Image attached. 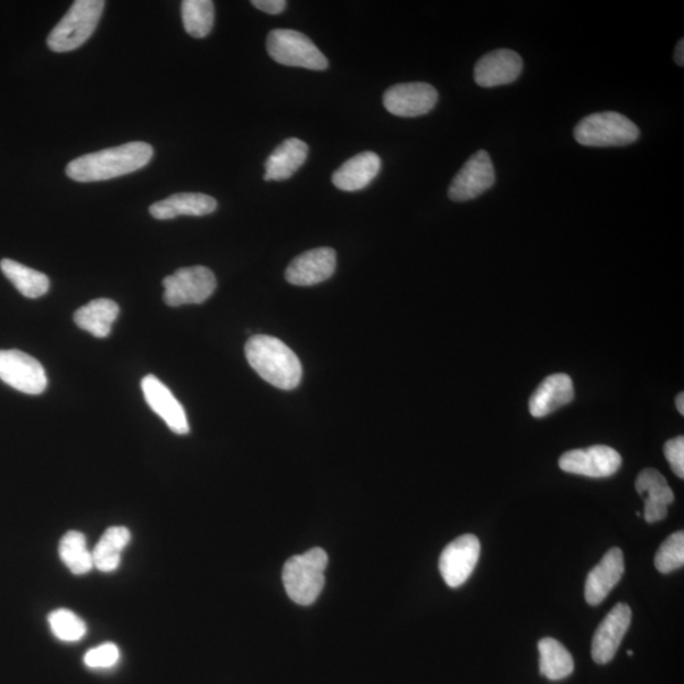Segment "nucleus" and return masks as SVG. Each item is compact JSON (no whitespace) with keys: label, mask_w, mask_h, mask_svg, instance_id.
<instances>
[{"label":"nucleus","mask_w":684,"mask_h":684,"mask_svg":"<svg viewBox=\"0 0 684 684\" xmlns=\"http://www.w3.org/2000/svg\"><path fill=\"white\" fill-rule=\"evenodd\" d=\"M674 60L677 65H684V40H681L677 47H675Z\"/></svg>","instance_id":"obj_34"},{"label":"nucleus","mask_w":684,"mask_h":684,"mask_svg":"<svg viewBox=\"0 0 684 684\" xmlns=\"http://www.w3.org/2000/svg\"><path fill=\"white\" fill-rule=\"evenodd\" d=\"M164 302L170 307L200 305L210 298L217 288L211 269L206 266L181 268L163 280Z\"/></svg>","instance_id":"obj_7"},{"label":"nucleus","mask_w":684,"mask_h":684,"mask_svg":"<svg viewBox=\"0 0 684 684\" xmlns=\"http://www.w3.org/2000/svg\"><path fill=\"white\" fill-rule=\"evenodd\" d=\"M481 554V542L472 533L459 537L441 553L439 570L442 580L452 588L464 585L477 566Z\"/></svg>","instance_id":"obj_9"},{"label":"nucleus","mask_w":684,"mask_h":684,"mask_svg":"<svg viewBox=\"0 0 684 684\" xmlns=\"http://www.w3.org/2000/svg\"><path fill=\"white\" fill-rule=\"evenodd\" d=\"M308 156V145L305 141L290 137L274 150L265 162L264 180H287L299 170Z\"/></svg>","instance_id":"obj_22"},{"label":"nucleus","mask_w":684,"mask_h":684,"mask_svg":"<svg viewBox=\"0 0 684 684\" xmlns=\"http://www.w3.org/2000/svg\"><path fill=\"white\" fill-rule=\"evenodd\" d=\"M621 463V455L606 445L571 450L559 459V466L562 471L589 478L611 477L620 470Z\"/></svg>","instance_id":"obj_11"},{"label":"nucleus","mask_w":684,"mask_h":684,"mask_svg":"<svg viewBox=\"0 0 684 684\" xmlns=\"http://www.w3.org/2000/svg\"><path fill=\"white\" fill-rule=\"evenodd\" d=\"M120 648L113 642L90 649L85 655V663L90 670H110L120 662Z\"/></svg>","instance_id":"obj_31"},{"label":"nucleus","mask_w":684,"mask_h":684,"mask_svg":"<svg viewBox=\"0 0 684 684\" xmlns=\"http://www.w3.org/2000/svg\"><path fill=\"white\" fill-rule=\"evenodd\" d=\"M636 488L644 498L646 521L654 523L664 520L674 500L673 490L664 475L655 470H644L638 475Z\"/></svg>","instance_id":"obj_18"},{"label":"nucleus","mask_w":684,"mask_h":684,"mask_svg":"<svg viewBox=\"0 0 684 684\" xmlns=\"http://www.w3.org/2000/svg\"><path fill=\"white\" fill-rule=\"evenodd\" d=\"M655 569L669 574L682 569L684 564V533L683 531L674 532L666 539L655 555Z\"/></svg>","instance_id":"obj_30"},{"label":"nucleus","mask_w":684,"mask_h":684,"mask_svg":"<svg viewBox=\"0 0 684 684\" xmlns=\"http://www.w3.org/2000/svg\"><path fill=\"white\" fill-rule=\"evenodd\" d=\"M523 62L512 49H496L481 58L474 68V80L482 88L512 85L520 78Z\"/></svg>","instance_id":"obj_15"},{"label":"nucleus","mask_w":684,"mask_h":684,"mask_svg":"<svg viewBox=\"0 0 684 684\" xmlns=\"http://www.w3.org/2000/svg\"><path fill=\"white\" fill-rule=\"evenodd\" d=\"M217 200L203 194H178L150 207L156 220H173L179 216L202 217L217 210Z\"/></svg>","instance_id":"obj_21"},{"label":"nucleus","mask_w":684,"mask_h":684,"mask_svg":"<svg viewBox=\"0 0 684 684\" xmlns=\"http://www.w3.org/2000/svg\"><path fill=\"white\" fill-rule=\"evenodd\" d=\"M640 136L636 123L620 113L587 115L574 129V139L588 147H619L636 143Z\"/></svg>","instance_id":"obj_5"},{"label":"nucleus","mask_w":684,"mask_h":684,"mask_svg":"<svg viewBox=\"0 0 684 684\" xmlns=\"http://www.w3.org/2000/svg\"><path fill=\"white\" fill-rule=\"evenodd\" d=\"M0 380L26 395H41L47 388L44 366L21 350H0Z\"/></svg>","instance_id":"obj_8"},{"label":"nucleus","mask_w":684,"mask_h":684,"mask_svg":"<svg viewBox=\"0 0 684 684\" xmlns=\"http://www.w3.org/2000/svg\"><path fill=\"white\" fill-rule=\"evenodd\" d=\"M252 4L257 10L272 15L285 12L287 7L286 0H253Z\"/></svg>","instance_id":"obj_33"},{"label":"nucleus","mask_w":684,"mask_h":684,"mask_svg":"<svg viewBox=\"0 0 684 684\" xmlns=\"http://www.w3.org/2000/svg\"><path fill=\"white\" fill-rule=\"evenodd\" d=\"M382 168L380 157L373 152L357 154L333 173L332 183L340 190L357 191L371 185Z\"/></svg>","instance_id":"obj_20"},{"label":"nucleus","mask_w":684,"mask_h":684,"mask_svg":"<svg viewBox=\"0 0 684 684\" xmlns=\"http://www.w3.org/2000/svg\"><path fill=\"white\" fill-rule=\"evenodd\" d=\"M664 455L669 461L672 471L680 477L684 478V438L679 437L665 442Z\"/></svg>","instance_id":"obj_32"},{"label":"nucleus","mask_w":684,"mask_h":684,"mask_svg":"<svg viewBox=\"0 0 684 684\" xmlns=\"http://www.w3.org/2000/svg\"><path fill=\"white\" fill-rule=\"evenodd\" d=\"M153 155L152 145L133 141L75 158L66 166V175L80 183L110 180L143 169Z\"/></svg>","instance_id":"obj_1"},{"label":"nucleus","mask_w":684,"mask_h":684,"mask_svg":"<svg viewBox=\"0 0 684 684\" xmlns=\"http://www.w3.org/2000/svg\"><path fill=\"white\" fill-rule=\"evenodd\" d=\"M496 173L494 163L485 150L475 153L455 175L449 188V198L454 202H468L494 187Z\"/></svg>","instance_id":"obj_10"},{"label":"nucleus","mask_w":684,"mask_h":684,"mask_svg":"<svg viewBox=\"0 0 684 684\" xmlns=\"http://www.w3.org/2000/svg\"><path fill=\"white\" fill-rule=\"evenodd\" d=\"M120 307L112 299L99 298L79 308L74 321L81 330L88 331L98 339L111 335L113 323L119 319Z\"/></svg>","instance_id":"obj_23"},{"label":"nucleus","mask_w":684,"mask_h":684,"mask_svg":"<svg viewBox=\"0 0 684 684\" xmlns=\"http://www.w3.org/2000/svg\"><path fill=\"white\" fill-rule=\"evenodd\" d=\"M181 20L191 37L210 35L214 23V4L211 0H185L181 3Z\"/></svg>","instance_id":"obj_28"},{"label":"nucleus","mask_w":684,"mask_h":684,"mask_svg":"<svg viewBox=\"0 0 684 684\" xmlns=\"http://www.w3.org/2000/svg\"><path fill=\"white\" fill-rule=\"evenodd\" d=\"M245 355L250 366L274 387L291 390L302 380L304 368L298 356L277 338L253 337L246 342Z\"/></svg>","instance_id":"obj_2"},{"label":"nucleus","mask_w":684,"mask_h":684,"mask_svg":"<svg viewBox=\"0 0 684 684\" xmlns=\"http://www.w3.org/2000/svg\"><path fill=\"white\" fill-rule=\"evenodd\" d=\"M675 406H677L679 412L683 416L684 415V395L683 394H680L677 398H675Z\"/></svg>","instance_id":"obj_35"},{"label":"nucleus","mask_w":684,"mask_h":684,"mask_svg":"<svg viewBox=\"0 0 684 684\" xmlns=\"http://www.w3.org/2000/svg\"><path fill=\"white\" fill-rule=\"evenodd\" d=\"M131 541V532L124 527L108 529L98 541L93 552L95 569L103 573H112L121 564L122 553Z\"/></svg>","instance_id":"obj_24"},{"label":"nucleus","mask_w":684,"mask_h":684,"mask_svg":"<svg viewBox=\"0 0 684 684\" xmlns=\"http://www.w3.org/2000/svg\"><path fill=\"white\" fill-rule=\"evenodd\" d=\"M631 608L627 604L616 605L599 624L592 640V658L597 664L613 661L621 641L630 628Z\"/></svg>","instance_id":"obj_14"},{"label":"nucleus","mask_w":684,"mask_h":684,"mask_svg":"<svg viewBox=\"0 0 684 684\" xmlns=\"http://www.w3.org/2000/svg\"><path fill=\"white\" fill-rule=\"evenodd\" d=\"M625 561L621 549L613 548L603 558L586 580L585 597L587 604L597 606L603 604L614 587L622 578Z\"/></svg>","instance_id":"obj_17"},{"label":"nucleus","mask_w":684,"mask_h":684,"mask_svg":"<svg viewBox=\"0 0 684 684\" xmlns=\"http://www.w3.org/2000/svg\"><path fill=\"white\" fill-rule=\"evenodd\" d=\"M439 95L428 82H405L390 87L383 96V104L394 115L413 119L435 108Z\"/></svg>","instance_id":"obj_12"},{"label":"nucleus","mask_w":684,"mask_h":684,"mask_svg":"<svg viewBox=\"0 0 684 684\" xmlns=\"http://www.w3.org/2000/svg\"><path fill=\"white\" fill-rule=\"evenodd\" d=\"M329 556L321 548L291 556L283 569V583L288 597L300 606H310L320 597Z\"/></svg>","instance_id":"obj_3"},{"label":"nucleus","mask_w":684,"mask_h":684,"mask_svg":"<svg viewBox=\"0 0 684 684\" xmlns=\"http://www.w3.org/2000/svg\"><path fill=\"white\" fill-rule=\"evenodd\" d=\"M633 653L631 652V650H628V655H632Z\"/></svg>","instance_id":"obj_36"},{"label":"nucleus","mask_w":684,"mask_h":684,"mask_svg":"<svg viewBox=\"0 0 684 684\" xmlns=\"http://www.w3.org/2000/svg\"><path fill=\"white\" fill-rule=\"evenodd\" d=\"M574 398L573 380L569 374L558 373L542 380L530 398V413L537 419L570 405Z\"/></svg>","instance_id":"obj_19"},{"label":"nucleus","mask_w":684,"mask_h":684,"mask_svg":"<svg viewBox=\"0 0 684 684\" xmlns=\"http://www.w3.org/2000/svg\"><path fill=\"white\" fill-rule=\"evenodd\" d=\"M49 629L54 636L65 642L79 641L86 637L87 625L77 614L66 608H58L48 615Z\"/></svg>","instance_id":"obj_29"},{"label":"nucleus","mask_w":684,"mask_h":684,"mask_svg":"<svg viewBox=\"0 0 684 684\" xmlns=\"http://www.w3.org/2000/svg\"><path fill=\"white\" fill-rule=\"evenodd\" d=\"M337 269V253L331 247L308 250L288 265L286 279L290 285L311 287L332 277Z\"/></svg>","instance_id":"obj_13"},{"label":"nucleus","mask_w":684,"mask_h":684,"mask_svg":"<svg viewBox=\"0 0 684 684\" xmlns=\"http://www.w3.org/2000/svg\"><path fill=\"white\" fill-rule=\"evenodd\" d=\"M58 555L75 575H85L95 569L93 554L89 552L86 537L79 531L65 533L58 545Z\"/></svg>","instance_id":"obj_27"},{"label":"nucleus","mask_w":684,"mask_h":684,"mask_svg":"<svg viewBox=\"0 0 684 684\" xmlns=\"http://www.w3.org/2000/svg\"><path fill=\"white\" fill-rule=\"evenodd\" d=\"M0 269L24 297L36 299L45 296L48 291L49 280L44 273L31 269L26 265L11 261V258H3L0 262Z\"/></svg>","instance_id":"obj_26"},{"label":"nucleus","mask_w":684,"mask_h":684,"mask_svg":"<svg viewBox=\"0 0 684 684\" xmlns=\"http://www.w3.org/2000/svg\"><path fill=\"white\" fill-rule=\"evenodd\" d=\"M540 653V674L550 681H561L574 671L572 654L553 638H544L538 644Z\"/></svg>","instance_id":"obj_25"},{"label":"nucleus","mask_w":684,"mask_h":684,"mask_svg":"<svg viewBox=\"0 0 684 684\" xmlns=\"http://www.w3.org/2000/svg\"><path fill=\"white\" fill-rule=\"evenodd\" d=\"M141 389L150 408L162 417L166 427L178 435H187L190 429L185 408L174 397L172 390L155 375H147L141 382Z\"/></svg>","instance_id":"obj_16"},{"label":"nucleus","mask_w":684,"mask_h":684,"mask_svg":"<svg viewBox=\"0 0 684 684\" xmlns=\"http://www.w3.org/2000/svg\"><path fill=\"white\" fill-rule=\"evenodd\" d=\"M266 49L274 62L294 68L322 71L329 68V60L319 47L304 33L295 30H273L266 40Z\"/></svg>","instance_id":"obj_6"},{"label":"nucleus","mask_w":684,"mask_h":684,"mask_svg":"<svg viewBox=\"0 0 684 684\" xmlns=\"http://www.w3.org/2000/svg\"><path fill=\"white\" fill-rule=\"evenodd\" d=\"M103 0H77L47 37L54 53H69L85 45L93 35L104 11Z\"/></svg>","instance_id":"obj_4"}]
</instances>
